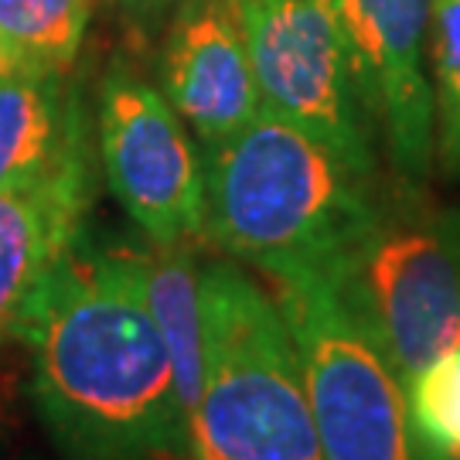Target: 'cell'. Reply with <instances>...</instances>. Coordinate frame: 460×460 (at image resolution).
<instances>
[{
  "label": "cell",
  "mask_w": 460,
  "mask_h": 460,
  "mask_svg": "<svg viewBox=\"0 0 460 460\" xmlns=\"http://www.w3.org/2000/svg\"><path fill=\"white\" fill-rule=\"evenodd\" d=\"M14 338L31 351L34 410L66 460H195L133 249L93 246L83 232Z\"/></svg>",
  "instance_id": "1"
},
{
  "label": "cell",
  "mask_w": 460,
  "mask_h": 460,
  "mask_svg": "<svg viewBox=\"0 0 460 460\" xmlns=\"http://www.w3.org/2000/svg\"><path fill=\"white\" fill-rule=\"evenodd\" d=\"M62 79L0 72V191L31 181L93 144L83 102Z\"/></svg>",
  "instance_id": "11"
},
{
  "label": "cell",
  "mask_w": 460,
  "mask_h": 460,
  "mask_svg": "<svg viewBox=\"0 0 460 460\" xmlns=\"http://www.w3.org/2000/svg\"><path fill=\"white\" fill-rule=\"evenodd\" d=\"M429 72L437 157L447 174H460V0H429Z\"/></svg>",
  "instance_id": "15"
},
{
  "label": "cell",
  "mask_w": 460,
  "mask_h": 460,
  "mask_svg": "<svg viewBox=\"0 0 460 460\" xmlns=\"http://www.w3.org/2000/svg\"><path fill=\"white\" fill-rule=\"evenodd\" d=\"M93 195V144L31 181L0 191V338H14L45 277L85 232Z\"/></svg>",
  "instance_id": "10"
},
{
  "label": "cell",
  "mask_w": 460,
  "mask_h": 460,
  "mask_svg": "<svg viewBox=\"0 0 460 460\" xmlns=\"http://www.w3.org/2000/svg\"><path fill=\"white\" fill-rule=\"evenodd\" d=\"M137 279L147 300V311L161 331L178 385L184 412L195 433V412L201 399V378H205V341H201V266L188 243L161 246L150 243L133 249Z\"/></svg>",
  "instance_id": "12"
},
{
  "label": "cell",
  "mask_w": 460,
  "mask_h": 460,
  "mask_svg": "<svg viewBox=\"0 0 460 460\" xmlns=\"http://www.w3.org/2000/svg\"><path fill=\"white\" fill-rule=\"evenodd\" d=\"M96 0H0V72L66 75Z\"/></svg>",
  "instance_id": "13"
},
{
  "label": "cell",
  "mask_w": 460,
  "mask_h": 460,
  "mask_svg": "<svg viewBox=\"0 0 460 460\" xmlns=\"http://www.w3.org/2000/svg\"><path fill=\"white\" fill-rule=\"evenodd\" d=\"M96 144L110 191L150 243L205 239V164L164 93L123 58L99 83Z\"/></svg>",
  "instance_id": "7"
},
{
  "label": "cell",
  "mask_w": 460,
  "mask_h": 460,
  "mask_svg": "<svg viewBox=\"0 0 460 460\" xmlns=\"http://www.w3.org/2000/svg\"><path fill=\"white\" fill-rule=\"evenodd\" d=\"M395 372L412 378L460 348V212H382L328 270Z\"/></svg>",
  "instance_id": "5"
},
{
  "label": "cell",
  "mask_w": 460,
  "mask_h": 460,
  "mask_svg": "<svg viewBox=\"0 0 460 460\" xmlns=\"http://www.w3.org/2000/svg\"><path fill=\"white\" fill-rule=\"evenodd\" d=\"M345 34L351 72L389 164L416 188L437 154L429 79V0H328Z\"/></svg>",
  "instance_id": "8"
},
{
  "label": "cell",
  "mask_w": 460,
  "mask_h": 460,
  "mask_svg": "<svg viewBox=\"0 0 460 460\" xmlns=\"http://www.w3.org/2000/svg\"><path fill=\"white\" fill-rule=\"evenodd\" d=\"M201 341L195 460H324L290 324L235 263L201 266Z\"/></svg>",
  "instance_id": "3"
},
{
  "label": "cell",
  "mask_w": 460,
  "mask_h": 460,
  "mask_svg": "<svg viewBox=\"0 0 460 460\" xmlns=\"http://www.w3.org/2000/svg\"><path fill=\"white\" fill-rule=\"evenodd\" d=\"M201 164L205 239L263 277L331 270L385 212L368 174L270 110Z\"/></svg>",
  "instance_id": "2"
},
{
  "label": "cell",
  "mask_w": 460,
  "mask_h": 460,
  "mask_svg": "<svg viewBox=\"0 0 460 460\" xmlns=\"http://www.w3.org/2000/svg\"><path fill=\"white\" fill-rule=\"evenodd\" d=\"M116 4H119V11L127 14L133 28L150 31V28H161L167 17L174 14V7L181 0H116Z\"/></svg>",
  "instance_id": "16"
},
{
  "label": "cell",
  "mask_w": 460,
  "mask_h": 460,
  "mask_svg": "<svg viewBox=\"0 0 460 460\" xmlns=\"http://www.w3.org/2000/svg\"><path fill=\"white\" fill-rule=\"evenodd\" d=\"M235 11L263 110L283 116L372 178L376 127L358 96L345 34L328 0H243Z\"/></svg>",
  "instance_id": "6"
},
{
  "label": "cell",
  "mask_w": 460,
  "mask_h": 460,
  "mask_svg": "<svg viewBox=\"0 0 460 460\" xmlns=\"http://www.w3.org/2000/svg\"><path fill=\"white\" fill-rule=\"evenodd\" d=\"M157 68L161 93L201 147L239 133L263 110L232 0H181L167 17Z\"/></svg>",
  "instance_id": "9"
},
{
  "label": "cell",
  "mask_w": 460,
  "mask_h": 460,
  "mask_svg": "<svg viewBox=\"0 0 460 460\" xmlns=\"http://www.w3.org/2000/svg\"><path fill=\"white\" fill-rule=\"evenodd\" d=\"M232 4H243V0H232Z\"/></svg>",
  "instance_id": "17"
},
{
  "label": "cell",
  "mask_w": 460,
  "mask_h": 460,
  "mask_svg": "<svg viewBox=\"0 0 460 460\" xmlns=\"http://www.w3.org/2000/svg\"><path fill=\"white\" fill-rule=\"evenodd\" d=\"M300 351L324 460H440L416 437L406 385L328 270L266 277Z\"/></svg>",
  "instance_id": "4"
},
{
  "label": "cell",
  "mask_w": 460,
  "mask_h": 460,
  "mask_svg": "<svg viewBox=\"0 0 460 460\" xmlns=\"http://www.w3.org/2000/svg\"><path fill=\"white\" fill-rule=\"evenodd\" d=\"M416 437L440 460H460V348H450L406 378Z\"/></svg>",
  "instance_id": "14"
}]
</instances>
